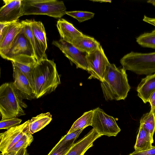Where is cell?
I'll use <instances>...</instances> for the list:
<instances>
[{
  "label": "cell",
  "instance_id": "6da1fadb",
  "mask_svg": "<svg viewBox=\"0 0 155 155\" xmlns=\"http://www.w3.org/2000/svg\"><path fill=\"white\" fill-rule=\"evenodd\" d=\"M32 78L37 99L54 91L61 83L55 63L46 56L34 65Z\"/></svg>",
  "mask_w": 155,
  "mask_h": 155
},
{
  "label": "cell",
  "instance_id": "7a4b0ae2",
  "mask_svg": "<svg viewBox=\"0 0 155 155\" xmlns=\"http://www.w3.org/2000/svg\"><path fill=\"white\" fill-rule=\"evenodd\" d=\"M124 68H117L114 64H110L106 70L101 86L106 101L124 100L130 87L127 75Z\"/></svg>",
  "mask_w": 155,
  "mask_h": 155
},
{
  "label": "cell",
  "instance_id": "3957f363",
  "mask_svg": "<svg viewBox=\"0 0 155 155\" xmlns=\"http://www.w3.org/2000/svg\"><path fill=\"white\" fill-rule=\"evenodd\" d=\"M13 82L5 83L0 87V113L2 119L18 117L25 115L23 108L27 104Z\"/></svg>",
  "mask_w": 155,
  "mask_h": 155
},
{
  "label": "cell",
  "instance_id": "277c9868",
  "mask_svg": "<svg viewBox=\"0 0 155 155\" xmlns=\"http://www.w3.org/2000/svg\"><path fill=\"white\" fill-rule=\"evenodd\" d=\"M0 55L11 62L30 66H34L37 62L33 48L23 28L9 49Z\"/></svg>",
  "mask_w": 155,
  "mask_h": 155
},
{
  "label": "cell",
  "instance_id": "5b68a950",
  "mask_svg": "<svg viewBox=\"0 0 155 155\" xmlns=\"http://www.w3.org/2000/svg\"><path fill=\"white\" fill-rule=\"evenodd\" d=\"M123 68L139 75H149L155 73V52L142 53L131 51L120 59Z\"/></svg>",
  "mask_w": 155,
  "mask_h": 155
},
{
  "label": "cell",
  "instance_id": "8992f818",
  "mask_svg": "<svg viewBox=\"0 0 155 155\" xmlns=\"http://www.w3.org/2000/svg\"><path fill=\"white\" fill-rule=\"evenodd\" d=\"M23 15H45L61 18L66 14L62 1L57 0H22Z\"/></svg>",
  "mask_w": 155,
  "mask_h": 155
},
{
  "label": "cell",
  "instance_id": "52a82bcc",
  "mask_svg": "<svg viewBox=\"0 0 155 155\" xmlns=\"http://www.w3.org/2000/svg\"><path fill=\"white\" fill-rule=\"evenodd\" d=\"M86 59L87 71L90 74L88 79H97L102 82L107 68L110 63L101 46L87 53Z\"/></svg>",
  "mask_w": 155,
  "mask_h": 155
},
{
  "label": "cell",
  "instance_id": "ba28073f",
  "mask_svg": "<svg viewBox=\"0 0 155 155\" xmlns=\"http://www.w3.org/2000/svg\"><path fill=\"white\" fill-rule=\"evenodd\" d=\"M93 111L91 126L97 132L102 136L115 137L120 132L121 130L113 117L99 107Z\"/></svg>",
  "mask_w": 155,
  "mask_h": 155
},
{
  "label": "cell",
  "instance_id": "9c48e42d",
  "mask_svg": "<svg viewBox=\"0 0 155 155\" xmlns=\"http://www.w3.org/2000/svg\"><path fill=\"white\" fill-rule=\"evenodd\" d=\"M52 44L59 48L66 57L74 63L77 68L87 71L86 53L79 50L72 44L61 39L58 41H54Z\"/></svg>",
  "mask_w": 155,
  "mask_h": 155
},
{
  "label": "cell",
  "instance_id": "30bf717a",
  "mask_svg": "<svg viewBox=\"0 0 155 155\" xmlns=\"http://www.w3.org/2000/svg\"><path fill=\"white\" fill-rule=\"evenodd\" d=\"M30 120L0 134V151L3 155L7 152L29 130Z\"/></svg>",
  "mask_w": 155,
  "mask_h": 155
},
{
  "label": "cell",
  "instance_id": "8fae6325",
  "mask_svg": "<svg viewBox=\"0 0 155 155\" xmlns=\"http://www.w3.org/2000/svg\"><path fill=\"white\" fill-rule=\"evenodd\" d=\"M23 25L19 21L11 23H0V54L10 48L21 30Z\"/></svg>",
  "mask_w": 155,
  "mask_h": 155
},
{
  "label": "cell",
  "instance_id": "7c38bea8",
  "mask_svg": "<svg viewBox=\"0 0 155 155\" xmlns=\"http://www.w3.org/2000/svg\"><path fill=\"white\" fill-rule=\"evenodd\" d=\"M5 5L0 8V23L18 20L24 15L22 0H3Z\"/></svg>",
  "mask_w": 155,
  "mask_h": 155
},
{
  "label": "cell",
  "instance_id": "4fadbf2b",
  "mask_svg": "<svg viewBox=\"0 0 155 155\" xmlns=\"http://www.w3.org/2000/svg\"><path fill=\"white\" fill-rule=\"evenodd\" d=\"M102 135L93 129L83 138L74 143L64 155H84L86 151L93 146V143Z\"/></svg>",
  "mask_w": 155,
  "mask_h": 155
},
{
  "label": "cell",
  "instance_id": "5bb4252c",
  "mask_svg": "<svg viewBox=\"0 0 155 155\" xmlns=\"http://www.w3.org/2000/svg\"><path fill=\"white\" fill-rule=\"evenodd\" d=\"M12 66L14 84L23 98L31 100L35 97V91L28 79L16 66Z\"/></svg>",
  "mask_w": 155,
  "mask_h": 155
},
{
  "label": "cell",
  "instance_id": "9a60e30c",
  "mask_svg": "<svg viewBox=\"0 0 155 155\" xmlns=\"http://www.w3.org/2000/svg\"><path fill=\"white\" fill-rule=\"evenodd\" d=\"M56 26L61 39L71 44L76 38L84 35L72 24L64 18L59 19Z\"/></svg>",
  "mask_w": 155,
  "mask_h": 155
},
{
  "label": "cell",
  "instance_id": "2e32d148",
  "mask_svg": "<svg viewBox=\"0 0 155 155\" xmlns=\"http://www.w3.org/2000/svg\"><path fill=\"white\" fill-rule=\"evenodd\" d=\"M155 91V73L142 78L137 88L138 96L144 104L149 102L151 95Z\"/></svg>",
  "mask_w": 155,
  "mask_h": 155
},
{
  "label": "cell",
  "instance_id": "e0dca14e",
  "mask_svg": "<svg viewBox=\"0 0 155 155\" xmlns=\"http://www.w3.org/2000/svg\"><path fill=\"white\" fill-rule=\"evenodd\" d=\"M23 25V29L34 51L37 62L46 56L34 37L31 27V20L26 19L21 21Z\"/></svg>",
  "mask_w": 155,
  "mask_h": 155
},
{
  "label": "cell",
  "instance_id": "ac0fdd59",
  "mask_svg": "<svg viewBox=\"0 0 155 155\" xmlns=\"http://www.w3.org/2000/svg\"><path fill=\"white\" fill-rule=\"evenodd\" d=\"M72 44L79 50L87 53L93 51L101 45L94 38L84 35L76 38Z\"/></svg>",
  "mask_w": 155,
  "mask_h": 155
},
{
  "label": "cell",
  "instance_id": "d6986e66",
  "mask_svg": "<svg viewBox=\"0 0 155 155\" xmlns=\"http://www.w3.org/2000/svg\"><path fill=\"white\" fill-rule=\"evenodd\" d=\"M153 139L149 133L140 124L134 148L136 151H141L151 148Z\"/></svg>",
  "mask_w": 155,
  "mask_h": 155
},
{
  "label": "cell",
  "instance_id": "ffe728a7",
  "mask_svg": "<svg viewBox=\"0 0 155 155\" xmlns=\"http://www.w3.org/2000/svg\"><path fill=\"white\" fill-rule=\"evenodd\" d=\"M31 29L33 35L44 54L47 48L46 33L44 26L40 21L31 20Z\"/></svg>",
  "mask_w": 155,
  "mask_h": 155
},
{
  "label": "cell",
  "instance_id": "44dd1931",
  "mask_svg": "<svg viewBox=\"0 0 155 155\" xmlns=\"http://www.w3.org/2000/svg\"><path fill=\"white\" fill-rule=\"evenodd\" d=\"M52 120V115L49 112L32 117L29 122V131L32 134H34L43 128Z\"/></svg>",
  "mask_w": 155,
  "mask_h": 155
},
{
  "label": "cell",
  "instance_id": "7402d4cb",
  "mask_svg": "<svg viewBox=\"0 0 155 155\" xmlns=\"http://www.w3.org/2000/svg\"><path fill=\"white\" fill-rule=\"evenodd\" d=\"M93 113V110L84 112L81 117L74 122L68 133H69L80 129H84L88 126H91Z\"/></svg>",
  "mask_w": 155,
  "mask_h": 155
},
{
  "label": "cell",
  "instance_id": "603a6c76",
  "mask_svg": "<svg viewBox=\"0 0 155 155\" xmlns=\"http://www.w3.org/2000/svg\"><path fill=\"white\" fill-rule=\"evenodd\" d=\"M155 112L150 111L144 114L140 120V124L150 134L153 138L155 131Z\"/></svg>",
  "mask_w": 155,
  "mask_h": 155
},
{
  "label": "cell",
  "instance_id": "cb8c5ba5",
  "mask_svg": "<svg viewBox=\"0 0 155 155\" xmlns=\"http://www.w3.org/2000/svg\"><path fill=\"white\" fill-rule=\"evenodd\" d=\"M136 41L142 47L155 49V29L140 35L136 38Z\"/></svg>",
  "mask_w": 155,
  "mask_h": 155
},
{
  "label": "cell",
  "instance_id": "d4e9b609",
  "mask_svg": "<svg viewBox=\"0 0 155 155\" xmlns=\"http://www.w3.org/2000/svg\"><path fill=\"white\" fill-rule=\"evenodd\" d=\"M33 140L32 134L28 130L8 151H12L17 152L22 148H27L30 145Z\"/></svg>",
  "mask_w": 155,
  "mask_h": 155
},
{
  "label": "cell",
  "instance_id": "484cf974",
  "mask_svg": "<svg viewBox=\"0 0 155 155\" xmlns=\"http://www.w3.org/2000/svg\"><path fill=\"white\" fill-rule=\"evenodd\" d=\"M84 130L80 129L69 133H68L66 135L62 137L59 141L51 150H54L68 143H74L75 140L78 138Z\"/></svg>",
  "mask_w": 155,
  "mask_h": 155
},
{
  "label": "cell",
  "instance_id": "4316f807",
  "mask_svg": "<svg viewBox=\"0 0 155 155\" xmlns=\"http://www.w3.org/2000/svg\"><path fill=\"white\" fill-rule=\"evenodd\" d=\"M12 64L16 66L29 81L35 92L34 84L32 78V71L34 66L23 64L15 62H11Z\"/></svg>",
  "mask_w": 155,
  "mask_h": 155
},
{
  "label": "cell",
  "instance_id": "83f0119b",
  "mask_svg": "<svg viewBox=\"0 0 155 155\" xmlns=\"http://www.w3.org/2000/svg\"><path fill=\"white\" fill-rule=\"evenodd\" d=\"M66 14L75 18L79 22L92 18L94 15V13L92 12L82 11H66Z\"/></svg>",
  "mask_w": 155,
  "mask_h": 155
},
{
  "label": "cell",
  "instance_id": "f1b7e54d",
  "mask_svg": "<svg viewBox=\"0 0 155 155\" xmlns=\"http://www.w3.org/2000/svg\"><path fill=\"white\" fill-rule=\"evenodd\" d=\"M22 121L17 117L2 119L0 121V129L8 130L13 127L18 126Z\"/></svg>",
  "mask_w": 155,
  "mask_h": 155
},
{
  "label": "cell",
  "instance_id": "f546056e",
  "mask_svg": "<svg viewBox=\"0 0 155 155\" xmlns=\"http://www.w3.org/2000/svg\"><path fill=\"white\" fill-rule=\"evenodd\" d=\"M74 143H67L54 150H51L47 155H64Z\"/></svg>",
  "mask_w": 155,
  "mask_h": 155
},
{
  "label": "cell",
  "instance_id": "4dcf8cb0",
  "mask_svg": "<svg viewBox=\"0 0 155 155\" xmlns=\"http://www.w3.org/2000/svg\"><path fill=\"white\" fill-rule=\"evenodd\" d=\"M129 155H155V146H153L151 148L143 151H134Z\"/></svg>",
  "mask_w": 155,
  "mask_h": 155
},
{
  "label": "cell",
  "instance_id": "1f68e13d",
  "mask_svg": "<svg viewBox=\"0 0 155 155\" xmlns=\"http://www.w3.org/2000/svg\"><path fill=\"white\" fill-rule=\"evenodd\" d=\"M148 102L151 106L150 110L155 112V91L151 95Z\"/></svg>",
  "mask_w": 155,
  "mask_h": 155
},
{
  "label": "cell",
  "instance_id": "d6a6232c",
  "mask_svg": "<svg viewBox=\"0 0 155 155\" xmlns=\"http://www.w3.org/2000/svg\"><path fill=\"white\" fill-rule=\"evenodd\" d=\"M143 20L146 22L155 26V18H150L144 15Z\"/></svg>",
  "mask_w": 155,
  "mask_h": 155
},
{
  "label": "cell",
  "instance_id": "836d02e7",
  "mask_svg": "<svg viewBox=\"0 0 155 155\" xmlns=\"http://www.w3.org/2000/svg\"><path fill=\"white\" fill-rule=\"evenodd\" d=\"M16 155H29L27 148H23L19 150Z\"/></svg>",
  "mask_w": 155,
  "mask_h": 155
},
{
  "label": "cell",
  "instance_id": "e575fe53",
  "mask_svg": "<svg viewBox=\"0 0 155 155\" xmlns=\"http://www.w3.org/2000/svg\"><path fill=\"white\" fill-rule=\"evenodd\" d=\"M17 153L15 151H9L5 153L3 155H16Z\"/></svg>",
  "mask_w": 155,
  "mask_h": 155
},
{
  "label": "cell",
  "instance_id": "d590c367",
  "mask_svg": "<svg viewBox=\"0 0 155 155\" xmlns=\"http://www.w3.org/2000/svg\"><path fill=\"white\" fill-rule=\"evenodd\" d=\"M91 1L93 2H99L102 3V2H110L111 3V0H91Z\"/></svg>",
  "mask_w": 155,
  "mask_h": 155
},
{
  "label": "cell",
  "instance_id": "8d00e7d4",
  "mask_svg": "<svg viewBox=\"0 0 155 155\" xmlns=\"http://www.w3.org/2000/svg\"><path fill=\"white\" fill-rule=\"evenodd\" d=\"M147 2L148 3L151 4L155 6V0H150L147 1Z\"/></svg>",
  "mask_w": 155,
  "mask_h": 155
}]
</instances>
